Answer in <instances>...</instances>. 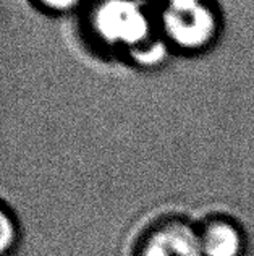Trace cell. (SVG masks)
<instances>
[{
    "mask_svg": "<svg viewBox=\"0 0 254 256\" xmlns=\"http://www.w3.org/2000/svg\"><path fill=\"white\" fill-rule=\"evenodd\" d=\"M86 18L92 38L109 49L146 52L159 30L143 0H92Z\"/></svg>",
    "mask_w": 254,
    "mask_h": 256,
    "instance_id": "1",
    "label": "cell"
},
{
    "mask_svg": "<svg viewBox=\"0 0 254 256\" xmlns=\"http://www.w3.org/2000/svg\"><path fill=\"white\" fill-rule=\"evenodd\" d=\"M31 2L49 15H66L81 8L84 4H88V0H31Z\"/></svg>",
    "mask_w": 254,
    "mask_h": 256,
    "instance_id": "6",
    "label": "cell"
},
{
    "mask_svg": "<svg viewBox=\"0 0 254 256\" xmlns=\"http://www.w3.org/2000/svg\"><path fill=\"white\" fill-rule=\"evenodd\" d=\"M203 256H243L246 238L243 228L225 216H212L198 228Z\"/></svg>",
    "mask_w": 254,
    "mask_h": 256,
    "instance_id": "4",
    "label": "cell"
},
{
    "mask_svg": "<svg viewBox=\"0 0 254 256\" xmlns=\"http://www.w3.org/2000/svg\"><path fill=\"white\" fill-rule=\"evenodd\" d=\"M18 237L16 222L13 214L6 210V206L0 203V256L6 254L13 246Z\"/></svg>",
    "mask_w": 254,
    "mask_h": 256,
    "instance_id": "5",
    "label": "cell"
},
{
    "mask_svg": "<svg viewBox=\"0 0 254 256\" xmlns=\"http://www.w3.org/2000/svg\"><path fill=\"white\" fill-rule=\"evenodd\" d=\"M157 28L172 47L185 52L207 49L219 36L220 18L211 0H162Z\"/></svg>",
    "mask_w": 254,
    "mask_h": 256,
    "instance_id": "2",
    "label": "cell"
},
{
    "mask_svg": "<svg viewBox=\"0 0 254 256\" xmlns=\"http://www.w3.org/2000/svg\"><path fill=\"white\" fill-rule=\"evenodd\" d=\"M133 256H203L198 228L182 218H164L146 228Z\"/></svg>",
    "mask_w": 254,
    "mask_h": 256,
    "instance_id": "3",
    "label": "cell"
}]
</instances>
